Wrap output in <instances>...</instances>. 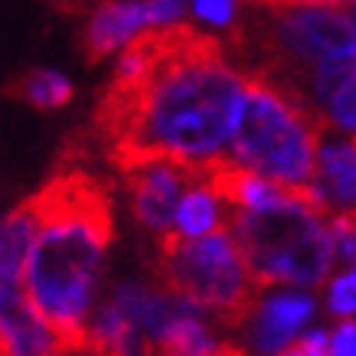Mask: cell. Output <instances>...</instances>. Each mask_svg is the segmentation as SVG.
Returning <instances> with one entry per match:
<instances>
[{
	"label": "cell",
	"instance_id": "6da1fadb",
	"mask_svg": "<svg viewBox=\"0 0 356 356\" xmlns=\"http://www.w3.org/2000/svg\"><path fill=\"white\" fill-rule=\"evenodd\" d=\"M245 88L248 76L229 65L219 40L190 23L161 26L124 46L95 124L115 167L173 157L206 170L229 157Z\"/></svg>",
	"mask_w": 356,
	"mask_h": 356
},
{
	"label": "cell",
	"instance_id": "7a4b0ae2",
	"mask_svg": "<svg viewBox=\"0 0 356 356\" xmlns=\"http://www.w3.org/2000/svg\"><path fill=\"white\" fill-rule=\"evenodd\" d=\"M30 203L40 229L23 271L26 298L63 334L65 346L86 343L115 236L111 200L92 173L65 170L30 196Z\"/></svg>",
	"mask_w": 356,
	"mask_h": 356
},
{
	"label": "cell",
	"instance_id": "3957f363",
	"mask_svg": "<svg viewBox=\"0 0 356 356\" xmlns=\"http://www.w3.org/2000/svg\"><path fill=\"white\" fill-rule=\"evenodd\" d=\"M324 138V118L311 111L291 88L265 76H252L238 111L229 161L268 180L307 190Z\"/></svg>",
	"mask_w": 356,
	"mask_h": 356
},
{
	"label": "cell",
	"instance_id": "277c9868",
	"mask_svg": "<svg viewBox=\"0 0 356 356\" xmlns=\"http://www.w3.org/2000/svg\"><path fill=\"white\" fill-rule=\"evenodd\" d=\"M311 200V193H294L288 203L265 213H229L248 268L261 288H317L334 275V238L330 219Z\"/></svg>",
	"mask_w": 356,
	"mask_h": 356
},
{
	"label": "cell",
	"instance_id": "5b68a950",
	"mask_svg": "<svg viewBox=\"0 0 356 356\" xmlns=\"http://www.w3.org/2000/svg\"><path fill=\"white\" fill-rule=\"evenodd\" d=\"M157 275L226 327L242 324L261 288L229 226L203 238L170 236L161 242Z\"/></svg>",
	"mask_w": 356,
	"mask_h": 356
},
{
	"label": "cell",
	"instance_id": "8992f818",
	"mask_svg": "<svg viewBox=\"0 0 356 356\" xmlns=\"http://www.w3.org/2000/svg\"><path fill=\"white\" fill-rule=\"evenodd\" d=\"M268 46L281 63H291L311 76L321 63L353 59L356 20L340 7H284L268 23Z\"/></svg>",
	"mask_w": 356,
	"mask_h": 356
},
{
	"label": "cell",
	"instance_id": "52a82bcc",
	"mask_svg": "<svg viewBox=\"0 0 356 356\" xmlns=\"http://www.w3.org/2000/svg\"><path fill=\"white\" fill-rule=\"evenodd\" d=\"M128 186L131 213L147 229L157 245L173 236V216L184 200L186 186L200 177V167H190L173 157H140L118 167Z\"/></svg>",
	"mask_w": 356,
	"mask_h": 356
},
{
	"label": "cell",
	"instance_id": "ba28073f",
	"mask_svg": "<svg viewBox=\"0 0 356 356\" xmlns=\"http://www.w3.org/2000/svg\"><path fill=\"white\" fill-rule=\"evenodd\" d=\"M317 314V298L301 288H275V291L255 294V301L242 317V337H245L248 356H278L284 346H291L307 330Z\"/></svg>",
	"mask_w": 356,
	"mask_h": 356
},
{
	"label": "cell",
	"instance_id": "9c48e42d",
	"mask_svg": "<svg viewBox=\"0 0 356 356\" xmlns=\"http://www.w3.org/2000/svg\"><path fill=\"white\" fill-rule=\"evenodd\" d=\"M144 30H161L154 0H108L92 10L79 46L86 63H102L111 53L131 46Z\"/></svg>",
	"mask_w": 356,
	"mask_h": 356
},
{
	"label": "cell",
	"instance_id": "30bf717a",
	"mask_svg": "<svg viewBox=\"0 0 356 356\" xmlns=\"http://www.w3.org/2000/svg\"><path fill=\"white\" fill-rule=\"evenodd\" d=\"M311 200L327 216H356V138L324 134L314 180L307 186Z\"/></svg>",
	"mask_w": 356,
	"mask_h": 356
},
{
	"label": "cell",
	"instance_id": "8fae6325",
	"mask_svg": "<svg viewBox=\"0 0 356 356\" xmlns=\"http://www.w3.org/2000/svg\"><path fill=\"white\" fill-rule=\"evenodd\" d=\"M36 229H40V216L30 200L0 219V307L26 298L23 271H26Z\"/></svg>",
	"mask_w": 356,
	"mask_h": 356
},
{
	"label": "cell",
	"instance_id": "7c38bea8",
	"mask_svg": "<svg viewBox=\"0 0 356 356\" xmlns=\"http://www.w3.org/2000/svg\"><path fill=\"white\" fill-rule=\"evenodd\" d=\"M65 340L30 298L0 307V356H63Z\"/></svg>",
	"mask_w": 356,
	"mask_h": 356
},
{
	"label": "cell",
	"instance_id": "4fadbf2b",
	"mask_svg": "<svg viewBox=\"0 0 356 356\" xmlns=\"http://www.w3.org/2000/svg\"><path fill=\"white\" fill-rule=\"evenodd\" d=\"M226 200L219 193L213 180L206 177V170H200L193 184L186 186L184 200L177 206V216H173V236L177 238H203L213 236L219 229L229 226L226 216Z\"/></svg>",
	"mask_w": 356,
	"mask_h": 356
},
{
	"label": "cell",
	"instance_id": "5bb4252c",
	"mask_svg": "<svg viewBox=\"0 0 356 356\" xmlns=\"http://www.w3.org/2000/svg\"><path fill=\"white\" fill-rule=\"evenodd\" d=\"M88 343H95L98 350H105L108 356H147L151 353L147 337L140 334V327L111 298H105V301L98 304V311L92 314Z\"/></svg>",
	"mask_w": 356,
	"mask_h": 356
},
{
	"label": "cell",
	"instance_id": "9a60e30c",
	"mask_svg": "<svg viewBox=\"0 0 356 356\" xmlns=\"http://www.w3.org/2000/svg\"><path fill=\"white\" fill-rule=\"evenodd\" d=\"M72 82L56 72V69H30L23 79L13 82V95L23 98L26 105L40 111H53V108H63L72 102Z\"/></svg>",
	"mask_w": 356,
	"mask_h": 356
},
{
	"label": "cell",
	"instance_id": "2e32d148",
	"mask_svg": "<svg viewBox=\"0 0 356 356\" xmlns=\"http://www.w3.org/2000/svg\"><path fill=\"white\" fill-rule=\"evenodd\" d=\"M327 311L334 317H356V268H343L327 278Z\"/></svg>",
	"mask_w": 356,
	"mask_h": 356
},
{
	"label": "cell",
	"instance_id": "e0dca14e",
	"mask_svg": "<svg viewBox=\"0 0 356 356\" xmlns=\"http://www.w3.org/2000/svg\"><path fill=\"white\" fill-rule=\"evenodd\" d=\"M330 238H334L337 261L356 268V216H330Z\"/></svg>",
	"mask_w": 356,
	"mask_h": 356
},
{
	"label": "cell",
	"instance_id": "ac0fdd59",
	"mask_svg": "<svg viewBox=\"0 0 356 356\" xmlns=\"http://www.w3.org/2000/svg\"><path fill=\"white\" fill-rule=\"evenodd\" d=\"M278 356H330V330L314 327V330L298 337L291 346H284Z\"/></svg>",
	"mask_w": 356,
	"mask_h": 356
},
{
	"label": "cell",
	"instance_id": "d6986e66",
	"mask_svg": "<svg viewBox=\"0 0 356 356\" xmlns=\"http://www.w3.org/2000/svg\"><path fill=\"white\" fill-rule=\"evenodd\" d=\"M193 10L200 13L206 23L219 26V30L232 26V23H236V17H238L236 0H193Z\"/></svg>",
	"mask_w": 356,
	"mask_h": 356
},
{
	"label": "cell",
	"instance_id": "ffe728a7",
	"mask_svg": "<svg viewBox=\"0 0 356 356\" xmlns=\"http://www.w3.org/2000/svg\"><path fill=\"white\" fill-rule=\"evenodd\" d=\"M330 356H356V317H343L330 330Z\"/></svg>",
	"mask_w": 356,
	"mask_h": 356
},
{
	"label": "cell",
	"instance_id": "44dd1931",
	"mask_svg": "<svg viewBox=\"0 0 356 356\" xmlns=\"http://www.w3.org/2000/svg\"><path fill=\"white\" fill-rule=\"evenodd\" d=\"M252 3L268 7V10H284V7H340L350 0H252Z\"/></svg>",
	"mask_w": 356,
	"mask_h": 356
},
{
	"label": "cell",
	"instance_id": "7402d4cb",
	"mask_svg": "<svg viewBox=\"0 0 356 356\" xmlns=\"http://www.w3.org/2000/svg\"><path fill=\"white\" fill-rule=\"evenodd\" d=\"M147 356H190V353H177V350H151ZM242 356H248V353H242Z\"/></svg>",
	"mask_w": 356,
	"mask_h": 356
},
{
	"label": "cell",
	"instance_id": "603a6c76",
	"mask_svg": "<svg viewBox=\"0 0 356 356\" xmlns=\"http://www.w3.org/2000/svg\"><path fill=\"white\" fill-rule=\"evenodd\" d=\"M350 13H353V20H356V0H350Z\"/></svg>",
	"mask_w": 356,
	"mask_h": 356
}]
</instances>
